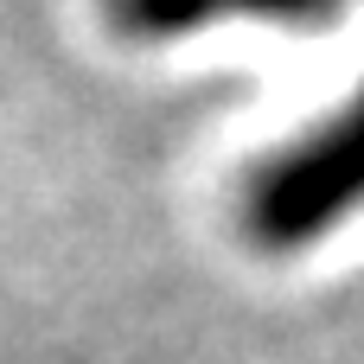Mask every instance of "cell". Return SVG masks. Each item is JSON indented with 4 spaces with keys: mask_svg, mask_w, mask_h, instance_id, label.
I'll return each instance as SVG.
<instances>
[{
    "mask_svg": "<svg viewBox=\"0 0 364 364\" xmlns=\"http://www.w3.org/2000/svg\"><path fill=\"white\" fill-rule=\"evenodd\" d=\"M358 211H364V83L339 109H326L320 122L288 134L275 154H262L237 198L243 237L269 256H294Z\"/></svg>",
    "mask_w": 364,
    "mask_h": 364,
    "instance_id": "1",
    "label": "cell"
},
{
    "mask_svg": "<svg viewBox=\"0 0 364 364\" xmlns=\"http://www.w3.org/2000/svg\"><path fill=\"white\" fill-rule=\"evenodd\" d=\"M230 13H250V19H275V26L314 32V26H333V19L346 13V0H230Z\"/></svg>",
    "mask_w": 364,
    "mask_h": 364,
    "instance_id": "3",
    "label": "cell"
},
{
    "mask_svg": "<svg viewBox=\"0 0 364 364\" xmlns=\"http://www.w3.org/2000/svg\"><path fill=\"white\" fill-rule=\"evenodd\" d=\"M218 13H230V0H109V19L128 32V38H186L198 26H211Z\"/></svg>",
    "mask_w": 364,
    "mask_h": 364,
    "instance_id": "2",
    "label": "cell"
}]
</instances>
